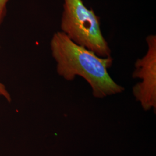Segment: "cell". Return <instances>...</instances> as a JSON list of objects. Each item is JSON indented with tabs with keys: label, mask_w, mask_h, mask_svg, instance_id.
Instances as JSON below:
<instances>
[{
	"label": "cell",
	"mask_w": 156,
	"mask_h": 156,
	"mask_svg": "<svg viewBox=\"0 0 156 156\" xmlns=\"http://www.w3.org/2000/svg\"><path fill=\"white\" fill-rule=\"evenodd\" d=\"M50 50L58 75L67 81H73L78 76L83 78L95 98H104L124 91V88L116 83L108 71L113 64L112 57L97 56L74 43L61 31L53 34Z\"/></svg>",
	"instance_id": "cell-1"
},
{
	"label": "cell",
	"mask_w": 156,
	"mask_h": 156,
	"mask_svg": "<svg viewBox=\"0 0 156 156\" xmlns=\"http://www.w3.org/2000/svg\"><path fill=\"white\" fill-rule=\"evenodd\" d=\"M60 28L76 44L101 57H111V50L102 33L100 17L82 0H64Z\"/></svg>",
	"instance_id": "cell-2"
},
{
	"label": "cell",
	"mask_w": 156,
	"mask_h": 156,
	"mask_svg": "<svg viewBox=\"0 0 156 156\" xmlns=\"http://www.w3.org/2000/svg\"><path fill=\"white\" fill-rule=\"evenodd\" d=\"M147 51L145 56L135 63L134 79L141 81L135 84L133 93L145 111H156V36L149 35L146 38Z\"/></svg>",
	"instance_id": "cell-3"
},
{
	"label": "cell",
	"mask_w": 156,
	"mask_h": 156,
	"mask_svg": "<svg viewBox=\"0 0 156 156\" xmlns=\"http://www.w3.org/2000/svg\"><path fill=\"white\" fill-rule=\"evenodd\" d=\"M9 0H0V25L2 24L6 13V5Z\"/></svg>",
	"instance_id": "cell-4"
},
{
	"label": "cell",
	"mask_w": 156,
	"mask_h": 156,
	"mask_svg": "<svg viewBox=\"0 0 156 156\" xmlns=\"http://www.w3.org/2000/svg\"><path fill=\"white\" fill-rule=\"evenodd\" d=\"M0 96L4 98L8 102L11 101V96L9 92L6 89L5 85L0 82Z\"/></svg>",
	"instance_id": "cell-5"
}]
</instances>
